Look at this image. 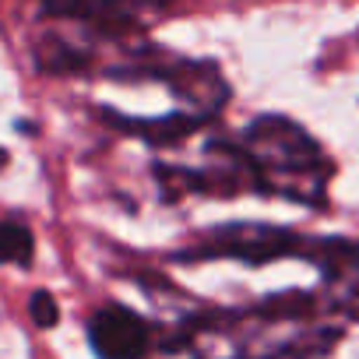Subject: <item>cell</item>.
<instances>
[{
	"label": "cell",
	"instance_id": "cell-1",
	"mask_svg": "<svg viewBox=\"0 0 359 359\" xmlns=\"http://www.w3.org/2000/svg\"><path fill=\"white\" fill-rule=\"evenodd\" d=\"M240 151L250 165L254 191L306 208L327 205V184L334 176V162L296 120L282 113H264L250 120Z\"/></svg>",
	"mask_w": 359,
	"mask_h": 359
},
{
	"label": "cell",
	"instance_id": "cell-2",
	"mask_svg": "<svg viewBox=\"0 0 359 359\" xmlns=\"http://www.w3.org/2000/svg\"><path fill=\"white\" fill-rule=\"evenodd\" d=\"M306 250H310V236H299L292 229L268 226V222H233L215 229L208 243L191 250L187 257H233L247 264H268L282 257H306Z\"/></svg>",
	"mask_w": 359,
	"mask_h": 359
},
{
	"label": "cell",
	"instance_id": "cell-3",
	"mask_svg": "<svg viewBox=\"0 0 359 359\" xmlns=\"http://www.w3.org/2000/svg\"><path fill=\"white\" fill-rule=\"evenodd\" d=\"M306 261H313L324 275L320 306L345 317H359V240L310 236Z\"/></svg>",
	"mask_w": 359,
	"mask_h": 359
},
{
	"label": "cell",
	"instance_id": "cell-4",
	"mask_svg": "<svg viewBox=\"0 0 359 359\" xmlns=\"http://www.w3.org/2000/svg\"><path fill=\"white\" fill-rule=\"evenodd\" d=\"M88 345L95 359H148L155 348V327L123 303H106L88 317Z\"/></svg>",
	"mask_w": 359,
	"mask_h": 359
},
{
	"label": "cell",
	"instance_id": "cell-5",
	"mask_svg": "<svg viewBox=\"0 0 359 359\" xmlns=\"http://www.w3.org/2000/svg\"><path fill=\"white\" fill-rule=\"evenodd\" d=\"M43 11L53 18L88 22L106 32H120L134 25V11L127 8V0H43Z\"/></svg>",
	"mask_w": 359,
	"mask_h": 359
},
{
	"label": "cell",
	"instance_id": "cell-6",
	"mask_svg": "<svg viewBox=\"0 0 359 359\" xmlns=\"http://www.w3.org/2000/svg\"><path fill=\"white\" fill-rule=\"evenodd\" d=\"M102 120L116 123L120 130L141 134L151 144H176V141H184L191 130H198L205 123V116H198V113H172L165 120H123V116H116V109H102Z\"/></svg>",
	"mask_w": 359,
	"mask_h": 359
},
{
	"label": "cell",
	"instance_id": "cell-7",
	"mask_svg": "<svg viewBox=\"0 0 359 359\" xmlns=\"http://www.w3.org/2000/svg\"><path fill=\"white\" fill-rule=\"evenodd\" d=\"M36 254V236L22 222H0V264L29 268Z\"/></svg>",
	"mask_w": 359,
	"mask_h": 359
},
{
	"label": "cell",
	"instance_id": "cell-8",
	"mask_svg": "<svg viewBox=\"0 0 359 359\" xmlns=\"http://www.w3.org/2000/svg\"><path fill=\"white\" fill-rule=\"evenodd\" d=\"M39 67L43 71H53V74H71V71H81L85 64H88V57L81 53V50H74V46H67L64 39H46L39 50Z\"/></svg>",
	"mask_w": 359,
	"mask_h": 359
},
{
	"label": "cell",
	"instance_id": "cell-9",
	"mask_svg": "<svg viewBox=\"0 0 359 359\" xmlns=\"http://www.w3.org/2000/svg\"><path fill=\"white\" fill-rule=\"evenodd\" d=\"M29 317H32V324L43 327V331L57 327V324H60V303H57V296L46 292V289H36V292L29 296Z\"/></svg>",
	"mask_w": 359,
	"mask_h": 359
},
{
	"label": "cell",
	"instance_id": "cell-10",
	"mask_svg": "<svg viewBox=\"0 0 359 359\" xmlns=\"http://www.w3.org/2000/svg\"><path fill=\"white\" fill-rule=\"evenodd\" d=\"M172 0H127V8L134 11V8H169Z\"/></svg>",
	"mask_w": 359,
	"mask_h": 359
},
{
	"label": "cell",
	"instance_id": "cell-11",
	"mask_svg": "<svg viewBox=\"0 0 359 359\" xmlns=\"http://www.w3.org/2000/svg\"><path fill=\"white\" fill-rule=\"evenodd\" d=\"M4 158H8V155H4V151H0V165H4Z\"/></svg>",
	"mask_w": 359,
	"mask_h": 359
}]
</instances>
